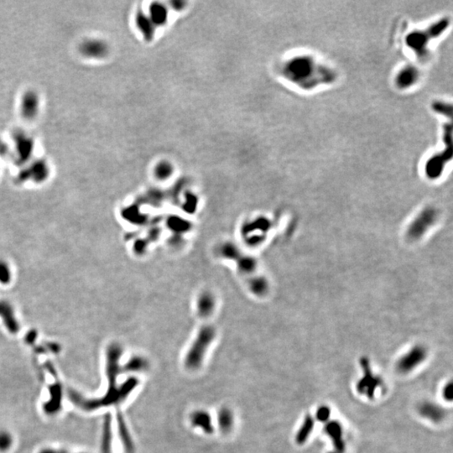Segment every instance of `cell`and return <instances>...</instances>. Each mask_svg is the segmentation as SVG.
Returning <instances> with one entry per match:
<instances>
[{
    "instance_id": "5bb4252c",
    "label": "cell",
    "mask_w": 453,
    "mask_h": 453,
    "mask_svg": "<svg viewBox=\"0 0 453 453\" xmlns=\"http://www.w3.org/2000/svg\"><path fill=\"white\" fill-rule=\"evenodd\" d=\"M331 415V409L327 406H322L318 408L316 413L317 420L321 422H327Z\"/></svg>"
},
{
    "instance_id": "7c38bea8",
    "label": "cell",
    "mask_w": 453,
    "mask_h": 453,
    "mask_svg": "<svg viewBox=\"0 0 453 453\" xmlns=\"http://www.w3.org/2000/svg\"><path fill=\"white\" fill-rule=\"evenodd\" d=\"M83 47L86 53L91 56L100 57L106 53V47L102 42H89Z\"/></svg>"
},
{
    "instance_id": "5b68a950",
    "label": "cell",
    "mask_w": 453,
    "mask_h": 453,
    "mask_svg": "<svg viewBox=\"0 0 453 453\" xmlns=\"http://www.w3.org/2000/svg\"><path fill=\"white\" fill-rule=\"evenodd\" d=\"M451 158H452V146L449 145L447 150H444L441 155L438 154V156H435L428 160V163L426 165L427 175L432 178L438 177L439 174H441L443 170L446 162H447V160L450 159Z\"/></svg>"
},
{
    "instance_id": "7a4b0ae2",
    "label": "cell",
    "mask_w": 453,
    "mask_h": 453,
    "mask_svg": "<svg viewBox=\"0 0 453 453\" xmlns=\"http://www.w3.org/2000/svg\"><path fill=\"white\" fill-rule=\"evenodd\" d=\"M449 25V20L443 19L430 25L427 30L412 32L406 37V44L419 58H426L428 55L427 46L430 40L441 35Z\"/></svg>"
},
{
    "instance_id": "30bf717a",
    "label": "cell",
    "mask_w": 453,
    "mask_h": 453,
    "mask_svg": "<svg viewBox=\"0 0 453 453\" xmlns=\"http://www.w3.org/2000/svg\"><path fill=\"white\" fill-rule=\"evenodd\" d=\"M416 78H417V72L415 71L414 68H406L398 76V86L400 88L409 87L415 83Z\"/></svg>"
},
{
    "instance_id": "6da1fadb",
    "label": "cell",
    "mask_w": 453,
    "mask_h": 453,
    "mask_svg": "<svg viewBox=\"0 0 453 453\" xmlns=\"http://www.w3.org/2000/svg\"><path fill=\"white\" fill-rule=\"evenodd\" d=\"M282 74L286 79L306 90L333 83L337 78L331 68L321 65L310 56H304L286 62L282 67Z\"/></svg>"
},
{
    "instance_id": "52a82bcc",
    "label": "cell",
    "mask_w": 453,
    "mask_h": 453,
    "mask_svg": "<svg viewBox=\"0 0 453 453\" xmlns=\"http://www.w3.org/2000/svg\"><path fill=\"white\" fill-rule=\"evenodd\" d=\"M419 413L422 417L428 419L433 422H440L442 421L446 415L444 409L441 408L436 404L431 402H424L419 406Z\"/></svg>"
},
{
    "instance_id": "8992f818",
    "label": "cell",
    "mask_w": 453,
    "mask_h": 453,
    "mask_svg": "<svg viewBox=\"0 0 453 453\" xmlns=\"http://www.w3.org/2000/svg\"><path fill=\"white\" fill-rule=\"evenodd\" d=\"M325 432L333 440V446L335 451L343 453L345 450V442L343 441V432L341 423L338 421H332L327 422L325 426Z\"/></svg>"
},
{
    "instance_id": "3957f363",
    "label": "cell",
    "mask_w": 453,
    "mask_h": 453,
    "mask_svg": "<svg viewBox=\"0 0 453 453\" xmlns=\"http://www.w3.org/2000/svg\"><path fill=\"white\" fill-rule=\"evenodd\" d=\"M361 366L363 370V377L357 384V391L360 394H366L368 399H374L376 389L382 385V380L379 376H374L370 369L368 359H361Z\"/></svg>"
},
{
    "instance_id": "9c48e42d",
    "label": "cell",
    "mask_w": 453,
    "mask_h": 453,
    "mask_svg": "<svg viewBox=\"0 0 453 453\" xmlns=\"http://www.w3.org/2000/svg\"><path fill=\"white\" fill-rule=\"evenodd\" d=\"M167 19V10L160 3L150 6V21L154 24H164Z\"/></svg>"
},
{
    "instance_id": "2e32d148",
    "label": "cell",
    "mask_w": 453,
    "mask_h": 453,
    "mask_svg": "<svg viewBox=\"0 0 453 453\" xmlns=\"http://www.w3.org/2000/svg\"><path fill=\"white\" fill-rule=\"evenodd\" d=\"M137 21H138V25L141 28V30H143V32L146 35H149V36H151L152 35V22L150 21V20H143V18H138L137 19Z\"/></svg>"
},
{
    "instance_id": "9a60e30c",
    "label": "cell",
    "mask_w": 453,
    "mask_h": 453,
    "mask_svg": "<svg viewBox=\"0 0 453 453\" xmlns=\"http://www.w3.org/2000/svg\"><path fill=\"white\" fill-rule=\"evenodd\" d=\"M10 280V271L5 263L0 261V282L8 283Z\"/></svg>"
},
{
    "instance_id": "4fadbf2b",
    "label": "cell",
    "mask_w": 453,
    "mask_h": 453,
    "mask_svg": "<svg viewBox=\"0 0 453 453\" xmlns=\"http://www.w3.org/2000/svg\"><path fill=\"white\" fill-rule=\"evenodd\" d=\"M171 171L172 169L168 163H160L156 167V175L158 178L165 179L171 176Z\"/></svg>"
},
{
    "instance_id": "d6986e66",
    "label": "cell",
    "mask_w": 453,
    "mask_h": 453,
    "mask_svg": "<svg viewBox=\"0 0 453 453\" xmlns=\"http://www.w3.org/2000/svg\"><path fill=\"white\" fill-rule=\"evenodd\" d=\"M339 453V452H337V451H334V452H331V453Z\"/></svg>"
},
{
    "instance_id": "ba28073f",
    "label": "cell",
    "mask_w": 453,
    "mask_h": 453,
    "mask_svg": "<svg viewBox=\"0 0 453 453\" xmlns=\"http://www.w3.org/2000/svg\"><path fill=\"white\" fill-rule=\"evenodd\" d=\"M314 426H315V421L312 415H306L304 419L303 424L301 425L299 431L296 434L295 440H296L297 444H304L307 441V439L309 438L310 435L313 430Z\"/></svg>"
},
{
    "instance_id": "ac0fdd59",
    "label": "cell",
    "mask_w": 453,
    "mask_h": 453,
    "mask_svg": "<svg viewBox=\"0 0 453 453\" xmlns=\"http://www.w3.org/2000/svg\"><path fill=\"white\" fill-rule=\"evenodd\" d=\"M11 440L9 435L5 433L0 434V449H7L10 446Z\"/></svg>"
},
{
    "instance_id": "8fae6325",
    "label": "cell",
    "mask_w": 453,
    "mask_h": 453,
    "mask_svg": "<svg viewBox=\"0 0 453 453\" xmlns=\"http://www.w3.org/2000/svg\"><path fill=\"white\" fill-rule=\"evenodd\" d=\"M214 306V300L212 295L209 294H202L200 299H199V304H198V309L200 314L203 317L208 316Z\"/></svg>"
},
{
    "instance_id": "277c9868",
    "label": "cell",
    "mask_w": 453,
    "mask_h": 453,
    "mask_svg": "<svg viewBox=\"0 0 453 453\" xmlns=\"http://www.w3.org/2000/svg\"><path fill=\"white\" fill-rule=\"evenodd\" d=\"M427 358V350L421 346L413 347L397 362V370L401 374H409Z\"/></svg>"
},
{
    "instance_id": "e0dca14e",
    "label": "cell",
    "mask_w": 453,
    "mask_h": 453,
    "mask_svg": "<svg viewBox=\"0 0 453 453\" xmlns=\"http://www.w3.org/2000/svg\"><path fill=\"white\" fill-rule=\"evenodd\" d=\"M453 383L449 382L443 388V398L447 401L453 400Z\"/></svg>"
}]
</instances>
